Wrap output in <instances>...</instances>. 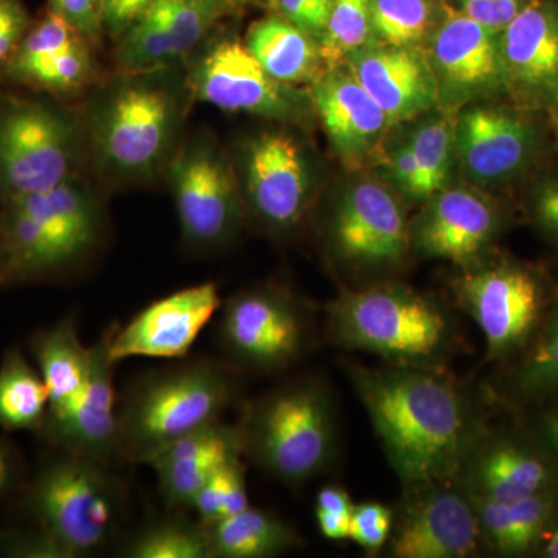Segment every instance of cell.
I'll return each instance as SVG.
<instances>
[{
  "mask_svg": "<svg viewBox=\"0 0 558 558\" xmlns=\"http://www.w3.org/2000/svg\"><path fill=\"white\" fill-rule=\"evenodd\" d=\"M344 65L387 113L392 126L440 105L435 70L421 47L371 43L349 54Z\"/></svg>",
  "mask_w": 558,
  "mask_h": 558,
  "instance_id": "obj_24",
  "label": "cell"
},
{
  "mask_svg": "<svg viewBox=\"0 0 558 558\" xmlns=\"http://www.w3.org/2000/svg\"><path fill=\"white\" fill-rule=\"evenodd\" d=\"M113 325L90 347L86 384L61 414L47 417L43 432L57 449L112 464L119 458V403H117L109 343Z\"/></svg>",
  "mask_w": 558,
  "mask_h": 558,
  "instance_id": "obj_22",
  "label": "cell"
},
{
  "mask_svg": "<svg viewBox=\"0 0 558 558\" xmlns=\"http://www.w3.org/2000/svg\"><path fill=\"white\" fill-rule=\"evenodd\" d=\"M395 519V512L381 502L365 501L354 505L348 539L369 556H376L388 545Z\"/></svg>",
  "mask_w": 558,
  "mask_h": 558,
  "instance_id": "obj_40",
  "label": "cell"
},
{
  "mask_svg": "<svg viewBox=\"0 0 558 558\" xmlns=\"http://www.w3.org/2000/svg\"><path fill=\"white\" fill-rule=\"evenodd\" d=\"M168 178L183 240L218 248L234 240L245 215L244 197L229 157L209 138L180 146Z\"/></svg>",
  "mask_w": 558,
  "mask_h": 558,
  "instance_id": "obj_12",
  "label": "cell"
},
{
  "mask_svg": "<svg viewBox=\"0 0 558 558\" xmlns=\"http://www.w3.org/2000/svg\"><path fill=\"white\" fill-rule=\"evenodd\" d=\"M505 392L517 402H545L558 396V293L534 339L510 360Z\"/></svg>",
  "mask_w": 558,
  "mask_h": 558,
  "instance_id": "obj_32",
  "label": "cell"
},
{
  "mask_svg": "<svg viewBox=\"0 0 558 558\" xmlns=\"http://www.w3.org/2000/svg\"><path fill=\"white\" fill-rule=\"evenodd\" d=\"M509 101L548 116L558 97V0H531L499 33Z\"/></svg>",
  "mask_w": 558,
  "mask_h": 558,
  "instance_id": "obj_20",
  "label": "cell"
},
{
  "mask_svg": "<svg viewBox=\"0 0 558 558\" xmlns=\"http://www.w3.org/2000/svg\"><path fill=\"white\" fill-rule=\"evenodd\" d=\"M47 10L72 25L87 40L97 39L102 31L101 0H49Z\"/></svg>",
  "mask_w": 558,
  "mask_h": 558,
  "instance_id": "obj_46",
  "label": "cell"
},
{
  "mask_svg": "<svg viewBox=\"0 0 558 558\" xmlns=\"http://www.w3.org/2000/svg\"><path fill=\"white\" fill-rule=\"evenodd\" d=\"M248 487L245 478V468L242 458L233 459L222 465L202 486L196 497L191 501L189 510L196 513L205 526L218 523L236 515L248 508Z\"/></svg>",
  "mask_w": 558,
  "mask_h": 558,
  "instance_id": "obj_38",
  "label": "cell"
},
{
  "mask_svg": "<svg viewBox=\"0 0 558 558\" xmlns=\"http://www.w3.org/2000/svg\"><path fill=\"white\" fill-rule=\"evenodd\" d=\"M46 223L80 258L97 245L101 233V209L97 196L78 178L44 193L3 197Z\"/></svg>",
  "mask_w": 558,
  "mask_h": 558,
  "instance_id": "obj_30",
  "label": "cell"
},
{
  "mask_svg": "<svg viewBox=\"0 0 558 558\" xmlns=\"http://www.w3.org/2000/svg\"><path fill=\"white\" fill-rule=\"evenodd\" d=\"M451 289L458 306L483 332L488 362L521 354L558 293L539 267L494 253L462 267Z\"/></svg>",
  "mask_w": 558,
  "mask_h": 558,
  "instance_id": "obj_7",
  "label": "cell"
},
{
  "mask_svg": "<svg viewBox=\"0 0 558 558\" xmlns=\"http://www.w3.org/2000/svg\"><path fill=\"white\" fill-rule=\"evenodd\" d=\"M157 0H101L102 28L119 36L146 13Z\"/></svg>",
  "mask_w": 558,
  "mask_h": 558,
  "instance_id": "obj_48",
  "label": "cell"
},
{
  "mask_svg": "<svg viewBox=\"0 0 558 558\" xmlns=\"http://www.w3.org/2000/svg\"><path fill=\"white\" fill-rule=\"evenodd\" d=\"M539 557L558 558V523L549 532L538 553Z\"/></svg>",
  "mask_w": 558,
  "mask_h": 558,
  "instance_id": "obj_51",
  "label": "cell"
},
{
  "mask_svg": "<svg viewBox=\"0 0 558 558\" xmlns=\"http://www.w3.org/2000/svg\"><path fill=\"white\" fill-rule=\"evenodd\" d=\"M110 465L58 449L28 487L27 508L36 526L70 558L94 556L119 534L126 488Z\"/></svg>",
  "mask_w": 558,
  "mask_h": 558,
  "instance_id": "obj_6",
  "label": "cell"
},
{
  "mask_svg": "<svg viewBox=\"0 0 558 558\" xmlns=\"http://www.w3.org/2000/svg\"><path fill=\"white\" fill-rule=\"evenodd\" d=\"M83 132L69 109L0 97V199L44 193L76 178Z\"/></svg>",
  "mask_w": 558,
  "mask_h": 558,
  "instance_id": "obj_8",
  "label": "cell"
},
{
  "mask_svg": "<svg viewBox=\"0 0 558 558\" xmlns=\"http://www.w3.org/2000/svg\"><path fill=\"white\" fill-rule=\"evenodd\" d=\"M20 465L16 453L11 450L9 444L0 440V497L5 495L17 478Z\"/></svg>",
  "mask_w": 558,
  "mask_h": 558,
  "instance_id": "obj_50",
  "label": "cell"
},
{
  "mask_svg": "<svg viewBox=\"0 0 558 558\" xmlns=\"http://www.w3.org/2000/svg\"><path fill=\"white\" fill-rule=\"evenodd\" d=\"M213 558H271L299 548L301 537L288 521L248 506L208 526Z\"/></svg>",
  "mask_w": 558,
  "mask_h": 558,
  "instance_id": "obj_31",
  "label": "cell"
},
{
  "mask_svg": "<svg viewBox=\"0 0 558 558\" xmlns=\"http://www.w3.org/2000/svg\"><path fill=\"white\" fill-rule=\"evenodd\" d=\"M457 119L453 112L425 120L409 138L421 175L422 204L450 186L457 161Z\"/></svg>",
  "mask_w": 558,
  "mask_h": 558,
  "instance_id": "obj_35",
  "label": "cell"
},
{
  "mask_svg": "<svg viewBox=\"0 0 558 558\" xmlns=\"http://www.w3.org/2000/svg\"><path fill=\"white\" fill-rule=\"evenodd\" d=\"M438 0H373V43L391 47H421L442 16Z\"/></svg>",
  "mask_w": 558,
  "mask_h": 558,
  "instance_id": "obj_36",
  "label": "cell"
},
{
  "mask_svg": "<svg viewBox=\"0 0 558 558\" xmlns=\"http://www.w3.org/2000/svg\"><path fill=\"white\" fill-rule=\"evenodd\" d=\"M244 44L271 78L289 86L312 84L326 70L318 40L279 14L253 22Z\"/></svg>",
  "mask_w": 558,
  "mask_h": 558,
  "instance_id": "obj_28",
  "label": "cell"
},
{
  "mask_svg": "<svg viewBox=\"0 0 558 558\" xmlns=\"http://www.w3.org/2000/svg\"><path fill=\"white\" fill-rule=\"evenodd\" d=\"M387 174L392 189L407 201L422 204L421 175L410 142L400 143L387 157Z\"/></svg>",
  "mask_w": 558,
  "mask_h": 558,
  "instance_id": "obj_45",
  "label": "cell"
},
{
  "mask_svg": "<svg viewBox=\"0 0 558 558\" xmlns=\"http://www.w3.org/2000/svg\"><path fill=\"white\" fill-rule=\"evenodd\" d=\"M549 123H550V126H553V132H554V135H556V140L558 143V120L549 121Z\"/></svg>",
  "mask_w": 558,
  "mask_h": 558,
  "instance_id": "obj_54",
  "label": "cell"
},
{
  "mask_svg": "<svg viewBox=\"0 0 558 558\" xmlns=\"http://www.w3.org/2000/svg\"><path fill=\"white\" fill-rule=\"evenodd\" d=\"M337 347L368 352L391 365L439 366L457 328L438 301L395 281L343 289L326 310Z\"/></svg>",
  "mask_w": 558,
  "mask_h": 558,
  "instance_id": "obj_3",
  "label": "cell"
},
{
  "mask_svg": "<svg viewBox=\"0 0 558 558\" xmlns=\"http://www.w3.org/2000/svg\"><path fill=\"white\" fill-rule=\"evenodd\" d=\"M354 505L355 502L343 487L319 488L315 498V521H317L319 534L332 542L348 539Z\"/></svg>",
  "mask_w": 558,
  "mask_h": 558,
  "instance_id": "obj_41",
  "label": "cell"
},
{
  "mask_svg": "<svg viewBox=\"0 0 558 558\" xmlns=\"http://www.w3.org/2000/svg\"><path fill=\"white\" fill-rule=\"evenodd\" d=\"M373 0H336L326 31L319 38L326 70L344 64L349 54L373 43Z\"/></svg>",
  "mask_w": 558,
  "mask_h": 558,
  "instance_id": "obj_37",
  "label": "cell"
},
{
  "mask_svg": "<svg viewBox=\"0 0 558 558\" xmlns=\"http://www.w3.org/2000/svg\"><path fill=\"white\" fill-rule=\"evenodd\" d=\"M532 432L558 462V402L542 411Z\"/></svg>",
  "mask_w": 558,
  "mask_h": 558,
  "instance_id": "obj_49",
  "label": "cell"
},
{
  "mask_svg": "<svg viewBox=\"0 0 558 558\" xmlns=\"http://www.w3.org/2000/svg\"><path fill=\"white\" fill-rule=\"evenodd\" d=\"M230 2L233 3L234 9H236V7L250 5V3L267 2V0H230ZM269 2H271V0H269Z\"/></svg>",
  "mask_w": 558,
  "mask_h": 558,
  "instance_id": "obj_52",
  "label": "cell"
},
{
  "mask_svg": "<svg viewBox=\"0 0 558 558\" xmlns=\"http://www.w3.org/2000/svg\"><path fill=\"white\" fill-rule=\"evenodd\" d=\"M548 116L515 102H481L458 113L457 159L476 189L524 183L543 165Z\"/></svg>",
  "mask_w": 558,
  "mask_h": 558,
  "instance_id": "obj_10",
  "label": "cell"
},
{
  "mask_svg": "<svg viewBox=\"0 0 558 558\" xmlns=\"http://www.w3.org/2000/svg\"><path fill=\"white\" fill-rule=\"evenodd\" d=\"M330 256L349 274L395 271L411 255V220L402 202L377 180H357L340 194L328 227Z\"/></svg>",
  "mask_w": 558,
  "mask_h": 558,
  "instance_id": "obj_11",
  "label": "cell"
},
{
  "mask_svg": "<svg viewBox=\"0 0 558 558\" xmlns=\"http://www.w3.org/2000/svg\"><path fill=\"white\" fill-rule=\"evenodd\" d=\"M186 87L194 98L220 110L281 123H296L312 109L310 97L271 78L236 38L208 43L193 62Z\"/></svg>",
  "mask_w": 558,
  "mask_h": 558,
  "instance_id": "obj_13",
  "label": "cell"
},
{
  "mask_svg": "<svg viewBox=\"0 0 558 558\" xmlns=\"http://www.w3.org/2000/svg\"><path fill=\"white\" fill-rule=\"evenodd\" d=\"M219 312V344L231 368L279 373L295 365L310 348L312 314L289 290H241Z\"/></svg>",
  "mask_w": 558,
  "mask_h": 558,
  "instance_id": "obj_9",
  "label": "cell"
},
{
  "mask_svg": "<svg viewBox=\"0 0 558 558\" xmlns=\"http://www.w3.org/2000/svg\"><path fill=\"white\" fill-rule=\"evenodd\" d=\"M236 391L234 368L207 357L138 377L119 405V458L148 465L175 440L220 421Z\"/></svg>",
  "mask_w": 558,
  "mask_h": 558,
  "instance_id": "obj_2",
  "label": "cell"
},
{
  "mask_svg": "<svg viewBox=\"0 0 558 558\" xmlns=\"http://www.w3.org/2000/svg\"><path fill=\"white\" fill-rule=\"evenodd\" d=\"M245 208L271 233L299 229L314 196L311 161L299 140L284 131H266L242 148Z\"/></svg>",
  "mask_w": 558,
  "mask_h": 558,
  "instance_id": "obj_14",
  "label": "cell"
},
{
  "mask_svg": "<svg viewBox=\"0 0 558 558\" xmlns=\"http://www.w3.org/2000/svg\"><path fill=\"white\" fill-rule=\"evenodd\" d=\"M124 558H213L208 526L185 515L154 519L119 546Z\"/></svg>",
  "mask_w": 558,
  "mask_h": 558,
  "instance_id": "obj_34",
  "label": "cell"
},
{
  "mask_svg": "<svg viewBox=\"0 0 558 558\" xmlns=\"http://www.w3.org/2000/svg\"><path fill=\"white\" fill-rule=\"evenodd\" d=\"M548 119H549V121L558 120V97H557L556 105H554V108L550 109V112L548 113Z\"/></svg>",
  "mask_w": 558,
  "mask_h": 558,
  "instance_id": "obj_53",
  "label": "cell"
},
{
  "mask_svg": "<svg viewBox=\"0 0 558 558\" xmlns=\"http://www.w3.org/2000/svg\"><path fill=\"white\" fill-rule=\"evenodd\" d=\"M230 0H157L119 36L117 60L123 72H149L191 53L227 14Z\"/></svg>",
  "mask_w": 558,
  "mask_h": 558,
  "instance_id": "obj_21",
  "label": "cell"
},
{
  "mask_svg": "<svg viewBox=\"0 0 558 558\" xmlns=\"http://www.w3.org/2000/svg\"><path fill=\"white\" fill-rule=\"evenodd\" d=\"M481 538L498 556H538L558 523V490L510 502L473 499Z\"/></svg>",
  "mask_w": 558,
  "mask_h": 558,
  "instance_id": "obj_27",
  "label": "cell"
},
{
  "mask_svg": "<svg viewBox=\"0 0 558 558\" xmlns=\"http://www.w3.org/2000/svg\"><path fill=\"white\" fill-rule=\"evenodd\" d=\"M90 40L47 10L33 22L7 62L0 81L62 97L83 89L95 75Z\"/></svg>",
  "mask_w": 558,
  "mask_h": 558,
  "instance_id": "obj_23",
  "label": "cell"
},
{
  "mask_svg": "<svg viewBox=\"0 0 558 558\" xmlns=\"http://www.w3.org/2000/svg\"><path fill=\"white\" fill-rule=\"evenodd\" d=\"M509 222V209L487 191L447 186L411 220V252L468 267L490 255Z\"/></svg>",
  "mask_w": 558,
  "mask_h": 558,
  "instance_id": "obj_15",
  "label": "cell"
},
{
  "mask_svg": "<svg viewBox=\"0 0 558 558\" xmlns=\"http://www.w3.org/2000/svg\"><path fill=\"white\" fill-rule=\"evenodd\" d=\"M238 428L244 457L289 486L314 480L336 457V407L314 377L290 380L250 402Z\"/></svg>",
  "mask_w": 558,
  "mask_h": 558,
  "instance_id": "obj_4",
  "label": "cell"
},
{
  "mask_svg": "<svg viewBox=\"0 0 558 558\" xmlns=\"http://www.w3.org/2000/svg\"><path fill=\"white\" fill-rule=\"evenodd\" d=\"M531 0H458V10L488 31L501 33Z\"/></svg>",
  "mask_w": 558,
  "mask_h": 558,
  "instance_id": "obj_44",
  "label": "cell"
},
{
  "mask_svg": "<svg viewBox=\"0 0 558 558\" xmlns=\"http://www.w3.org/2000/svg\"><path fill=\"white\" fill-rule=\"evenodd\" d=\"M333 2L336 0H271L279 16L317 40L326 31Z\"/></svg>",
  "mask_w": 558,
  "mask_h": 558,
  "instance_id": "obj_42",
  "label": "cell"
},
{
  "mask_svg": "<svg viewBox=\"0 0 558 558\" xmlns=\"http://www.w3.org/2000/svg\"><path fill=\"white\" fill-rule=\"evenodd\" d=\"M49 407V391L38 368H33L20 349H10L0 363V428L43 429Z\"/></svg>",
  "mask_w": 558,
  "mask_h": 558,
  "instance_id": "obj_33",
  "label": "cell"
},
{
  "mask_svg": "<svg viewBox=\"0 0 558 558\" xmlns=\"http://www.w3.org/2000/svg\"><path fill=\"white\" fill-rule=\"evenodd\" d=\"M0 286H2V252H0Z\"/></svg>",
  "mask_w": 558,
  "mask_h": 558,
  "instance_id": "obj_55",
  "label": "cell"
},
{
  "mask_svg": "<svg viewBox=\"0 0 558 558\" xmlns=\"http://www.w3.org/2000/svg\"><path fill=\"white\" fill-rule=\"evenodd\" d=\"M523 202L529 222L558 250V163H543L524 182Z\"/></svg>",
  "mask_w": 558,
  "mask_h": 558,
  "instance_id": "obj_39",
  "label": "cell"
},
{
  "mask_svg": "<svg viewBox=\"0 0 558 558\" xmlns=\"http://www.w3.org/2000/svg\"><path fill=\"white\" fill-rule=\"evenodd\" d=\"M32 24L31 13L22 0H0V76Z\"/></svg>",
  "mask_w": 558,
  "mask_h": 558,
  "instance_id": "obj_43",
  "label": "cell"
},
{
  "mask_svg": "<svg viewBox=\"0 0 558 558\" xmlns=\"http://www.w3.org/2000/svg\"><path fill=\"white\" fill-rule=\"evenodd\" d=\"M0 550L10 557L70 558L68 550L38 526L24 534H9L0 538Z\"/></svg>",
  "mask_w": 558,
  "mask_h": 558,
  "instance_id": "obj_47",
  "label": "cell"
},
{
  "mask_svg": "<svg viewBox=\"0 0 558 558\" xmlns=\"http://www.w3.org/2000/svg\"><path fill=\"white\" fill-rule=\"evenodd\" d=\"M348 371L403 487L457 481L486 427L469 392L440 366L388 363Z\"/></svg>",
  "mask_w": 558,
  "mask_h": 558,
  "instance_id": "obj_1",
  "label": "cell"
},
{
  "mask_svg": "<svg viewBox=\"0 0 558 558\" xmlns=\"http://www.w3.org/2000/svg\"><path fill=\"white\" fill-rule=\"evenodd\" d=\"M31 349L36 368L49 391L47 417L58 416L72 405L86 384L90 347H84L81 341L75 318L65 317L57 325L36 332L32 337Z\"/></svg>",
  "mask_w": 558,
  "mask_h": 558,
  "instance_id": "obj_29",
  "label": "cell"
},
{
  "mask_svg": "<svg viewBox=\"0 0 558 558\" xmlns=\"http://www.w3.org/2000/svg\"><path fill=\"white\" fill-rule=\"evenodd\" d=\"M310 98L344 167L357 170L373 159L392 124L347 65L325 70L311 84Z\"/></svg>",
  "mask_w": 558,
  "mask_h": 558,
  "instance_id": "obj_25",
  "label": "cell"
},
{
  "mask_svg": "<svg viewBox=\"0 0 558 558\" xmlns=\"http://www.w3.org/2000/svg\"><path fill=\"white\" fill-rule=\"evenodd\" d=\"M220 306L219 289L213 282L172 292L148 304L121 328L113 325L110 357L116 363L137 357H186Z\"/></svg>",
  "mask_w": 558,
  "mask_h": 558,
  "instance_id": "obj_19",
  "label": "cell"
},
{
  "mask_svg": "<svg viewBox=\"0 0 558 558\" xmlns=\"http://www.w3.org/2000/svg\"><path fill=\"white\" fill-rule=\"evenodd\" d=\"M388 545L396 558L475 556L483 538L472 498L458 481L405 488Z\"/></svg>",
  "mask_w": 558,
  "mask_h": 558,
  "instance_id": "obj_16",
  "label": "cell"
},
{
  "mask_svg": "<svg viewBox=\"0 0 558 558\" xmlns=\"http://www.w3.org/2000/svg\"><path fill=\"white\" fill-rule=\"evenodd\" d=\"M182 116V92L161 69L124 72L90 110L98 165L113 178H146L168 159Z\"/></svg>",
  "mask_w": 558,
  "mask_h": 558,
  "instance_id": "obj_5",
  "label": "cell"
},
{
  "mask_svg": "<svg viewBox=\"0 0 558 558\" xmlns=\"http://www.w3.org/2000/svg\"><path fill=\"white\" fill-rule=\"evenodd\" d=\"M236 458H244L240 428L220 418L175 440L148 465L156 472L161 501L167 509L185 510L202 486L222 465Z\"/></svg>",
  "mask_w": 558,
  "mask_h": 558,
  "instance_id": "obj_26",
  "label": "cell"
},
{
  "mask_svg": "<svg viewBox=\"0 0 558 558\" xmlns=\"http://www.w3.org/2000/svg\"><path fill=\"white\" fill-rule=\"evenodd\" d=\"M457 481L470 498L517 501L558 490V462L534 432L486 425Z\"/></svg>",
  "mask_w": 558,
  "mask_h": 558,
  "instance_id": "obj_17",
  "label": "cell"
},
{
  "mask_svg": "<svg viewBox=\"0 0 558 558\" xmlns=\"http://www.w3.org/2000/svg\"><path fill=\"white\" fill-rule=\"evenodd\" d=\"M428 43L427 54L438 80L440 102L450 112L462 102L508 97L499 33L444 3L442 16Z\"/></svg>",
  "mask_w": 558,
  "mask_h": 558,
  "instance_id": "obj_18",
  "label": "cell"
}]
</instances>
